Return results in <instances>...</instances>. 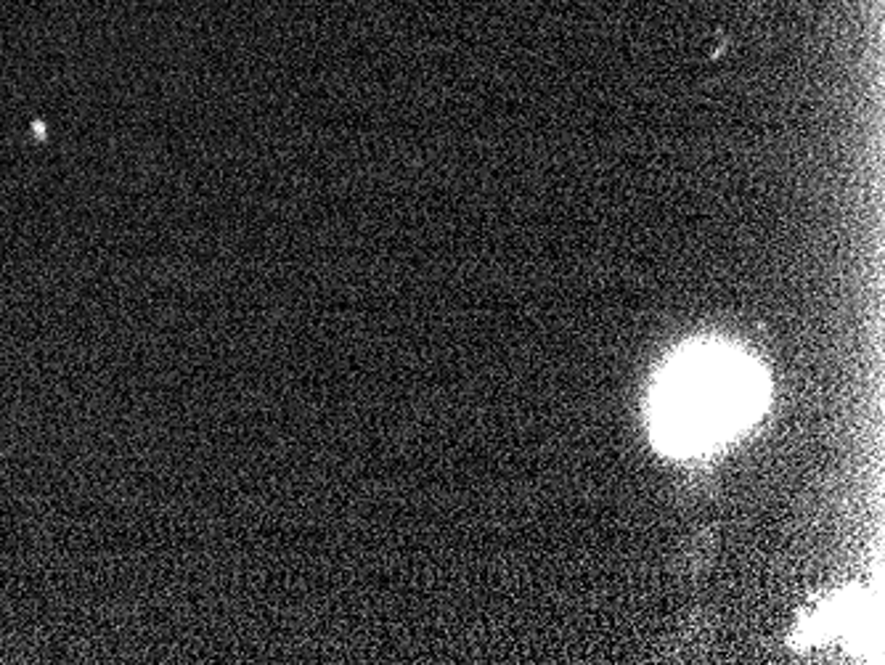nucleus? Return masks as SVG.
<instances>
[{
  "label": "nucleus",
  "instance_id": "obj_1",
  "mask_svg": "<svg viewBox=\"0 0 885 665\" xmlns=\"http://www.w3.org/2000/svg\"><path fill=\"white\" fill-rule=\"evenodd\" d=\"M758 379L742 361L700 353L674 366L658 398V427L665 443L690 448L721 438L745 422L758 403Z\"/></svg>",
  "mask_w": 885,
  "mask_h": 665
}]
</instances>
